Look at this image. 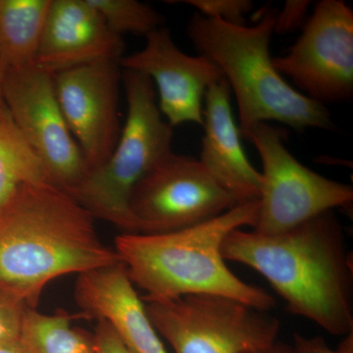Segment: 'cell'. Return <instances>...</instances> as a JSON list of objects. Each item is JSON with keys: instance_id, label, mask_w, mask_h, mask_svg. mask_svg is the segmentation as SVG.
Here are the masks:
<instances>
[{"instance_id": "2e32d148", "label": "cell", "mask_w": 353, "mask_h": 353, "mask_svg": "<svg viewBox=\"0 0 353 353\" xmlns=\"http://www.w3.org/2000/svg\"><path fill=\"white\" fill-rule=\"evenodd\" d=\"M51 0H0V68L34 65Z\"/></svg>"}, {"instance_id": "d6986e66", "label": "cell", "mask_w": 353, "mask_h": 353, "mask_svg": "<svg viewBox=\"0 0 353 353\" xmlns=\"http://www.w3.org/2000/svg\"><path fill=\"white\" fill-rule=\"evenodd\" d=\"M109 30L117 36L126 32L148 36L164 27L165 18L152 6L137 0H88Z\"/></svg>"}, {"instance_id": "5b68a950", "label": "cell", "mask_w": 353, "mask_h": 353, "mask_svg": "<svg viewBox=\"0 0 353 353\" xmlns=\"http://www.w3.org/2000/svg\"><path fill=\"white\" fill-rule=\"evenodd\" d=\"M127 117L108 159L88 172L70 196L94 219L110 223L122 234H134L129 199L136 183L172 152L173 128L158 108L157 90L145 74L123 69Z\"/></svg>"}, {"instance_id": "8fae6325", "label": "cell", "mask_w": 353, "mask_h": 353, "mask_svg": "<svg viewBox=\"0 0 353 353\" xmlns=\"http://www.w3.org/2000/svg\"><path fill=\"white\" fill-rule=\"evenodd\" d=\"M55 92L88 170L101 166L119 139L118 105L122 72L118 61H99L53 75Z\"/></svg>"}, {"instance_id": "6da1fadb", "label": "cell", "mask_w": 353, "mask_h": 353, "mask_svg": "<svg viewBox=\"0 0 353 353\" xmlns=\"http://www.w3.org/2000/svg\"><path fill=\"white\" fill-rule=\"evenodd\" d=\"M221 252L261 274L292 314L334 336L352 333V256L334 210L276 234L234 230Z\"/></svg>"}, {"instance_id": "44dd1931", "label": "cell", "mask_w": 353, "mask_h": 353, "mask_svg": "<svg viewBox=\"0 0 353 353\" xmlns=\"http://www.w3.org/2000/svg\"><path fill=\"white\" fill-rule=\"evenodd\" d=\"M27 306L0 290V345L18 343Z\"/></svg>"}, {"instance_id": "4fadbf2b", "label": "cell", "mask_w": 353, "mask_h": 353, "mask_svg": "<svg viewBox=\"0 0 353 353\" xmlns=\"http://www.w3.org/2000/svg\"><path fill=\"white\" fill-rule=\"evenodd\" d=\"M122 37L111 32L88 0H51L34 65L51 75L123 57Z\"/></svg>"}, {"instance_id": "ffe728a7", "label": "cell", "mask_w": 353, "mask_h": 353, "mask_svg": "<svg viewBox=\"0 0 353 353\" xmlns=\"http://www.w3.org/2000/svg\"><path fill=\"white\" fill-rule=\"evenodd\" d=\"M183 3L194 7L202 16L232 25L245 24V16L253 8L250 0H183Z\"/></svg>"}, {"instance_id": "3957f363", "label": "cell", "mask_w": 353, "mask_h": 353, "mask_svg": "<svg viewBox=\"0 0 353 353\" xmlns=\"http://www.w3.org/2000/svg\"><path fill=\"white\" fill-rule=\"evenodd\" d=\"M259 201L238 204L217 217L164 234H119L114 250L143 301H170L190 294L230 297L260 310L275 307L266 290L243 282L221 252L232 231L256 226Z\"/></svg>"}, {"instance_id": "cb8c5ba5", "label": "cell", "mask_w": 353, "mask_h": 353, "mask_svg": "<svg viewBox=\"0 0 353 353\" xmlns=\"http://www.w3.org/2000/svg\"><path fill=\"white\" fill-rule=\"evenodd\" d=\"M294 345L297 353H353V332L348 334L336 350L329 347L322 336H306L296 334Z\"/></svg>"}, {"instance_id": "484cf974", "label": "cell", "mask_w": 353, "mask_h": 353, "mask_svg": "<svg viewBox=\"0 0 353 353\" xmlns=\"http://www.w3.org/2000/svg\"><path fill=\"white\" fill-rule=\"evenodd\" d=\"M0 353H24V352H23L19 341H18V343L0 345Z\"/></svg>"}, {"instance_id": "7a4b0ae2", "label": "cell", "mask_w": 353, "mask_h": 353, "mask_svg": "<svg viewBox=\"0 0 353 353\" xmlns=\"http://www.w3.org/2000/svg\"><path fill=\"white\" fill-rule=\"evenodd\" d=\"M94 220L52 183L21 188L0 208V290L37 309L55 279L120 262Z\"/></svg>"}, {"instance_id": "8992f818", "label": "cell", "mask_w": 353, "mask_h": 353, "mask_svg": "<svg viewBox=\"0 0 353 353\" xmlns=\"http://www.w3.org/2000/svg\"><path fill=\"white\" fill-rule=\"evenodd\" d=\"M143 303L157 333L175 353L256 352L276 343L280 333L275 316L230 297L190 294Z\"/></svg>"}, {"instance_id": "9a60e30c", "label": "cell", "mask_w": 353, "mask_h": 353, "mask_svg": "<svg viewBox=\"0 0 353 353\" xmlns=\"http://www.w3.org/2000/svg\"><path fill=\"white\" fill-rule=\"evenodd\" d=\"M231 94L225 78L206 90L199 162L236 203L241 204L259 201L262 175L250 163L241 145L240 129L232 111Z\"/></svg>"}, {"instance_id": "9c48e42d", "label": "cell", "mask_w": 353, "mask_h": 353, "mask_svg": "<svg viewBox=\"0 0 353 353\" xmlns=\"http://www.w3.org/2000/svg\"><path fill=\"white\" fill-rule=\"evenodd\" d=\"M3 94L7 110L43 162L50 183L69 194L90 170L60 108L53 75L36 65L7 71Z\"/></svg>"}, {"instance_id": "ba28073f", "label": "cell", "mask_w": 353, "mask_h": 353, "mask_svg": "<svg viewBox=\"0 0 353 353\" xmlns=\"http://www.w3.org/2000/svg\"><path fill=\"white\" fill-rule=\"evenodd\" d=\"M236 205L199 160L173 152L136 183L129 199L134 234L179 231Z\"/></svg>"}, {"instance_id": "52a82bcc", "label": "cell", "mask_w": 353, "mask_h": 353, "mask_svg": "<svg viewBox=\"0 0 353 353\" xmlns=\"http://www.w3.org/2000/svg\"><path fill=\"white\" fill-rule=\"evenodd\" d=\"M285 132L269 123L252 128L248 141L262 163L259 217L252 231L276 234L336 208H348L353 189L299 163L285 146Z\"/></svg>"}, {"instance_id": "d4e9b609", "label": "cell", "mask_w": 353, "mask_h": 353, "mask_svg": "<svg viewBox=\"0 0 353 353\" xmlns=\"http://www.w3.org/2000/svg\"><path fill=\"white\" fill-rule=\"evenodd\" d=\"M248 353H297V352L294 345H290L289 343H284V341H277L270 347Z\"/></svg>"}, {"instance_id": "603a6c76", "label": "cell", "mask_w": 353, "mask_h": 353, "mask_svg": "<svg viewBox=\"0 0 353 353\" xmlns=\"http://www.w3.org/2000/svg\"><path fill=\"white\" fill-rule=\"evenodd\" d=\"M95 353H136L120 338L106 320H97L94 330Z\"/></svg>"}, {"instance_id": "7c38bea8", "label": "cell", "mask_w": 353, "mask_h": 353, "mask_svg": "<svg viewBox=\"0 0 353 353\" xmlns=\"http://www.w3.org/2000/svg\"><path fill=\"white\" fill-rule=\"evenodd\" d=\"M143 50L123 57L121 68L145 74L158 92V108L172 128L185 123L203 125L206 90L224 79L219 67L199 54L190 57L161 27L145 37Z\"/></svg>"}, {"instance_id": "277c9868", "label": "cell", "mask_w": 353, "mask_h": 353, "mask_svg": "<svg viewBox=\"0 0 353 353\" xmlns=\"http://www.w3.org/2000/svg\"><path fill=\"white\" fill-rule=\"evenodd\" d=\"M277 14L269 10L252 27L232 25L196 14L188 36L201 55L214 62L233 92L241 138L253 127L276 121L296 131L336 129L329 109L285 82L274 67L270 43Z\"/></svg>"}, {"instance_id": "4316f807", "label": "cell", "mask_w": 353, "mask_h": 353, "mask_svg": "<svg viewBox=\"0 0 353 353\" xmlns=\"http://www.w3.org/2000/svg\"><path fill=\"white\" fill-rule=\"evenodd\" d=\"M3 81H4V72L0 68V115L6 110V102H4L3 94Z\"/></svg>"}, {"instance_id": "ac0fdd59", "label": "cell", "mask_w": 353, "mask_h": 353, "mask_svg": "<svg viewBox=\"0 0 353 353\" xmlns=\"http://www.w3.org/2000/svg\"><path fill=\"white\" fill-rule=\"evenodd\" d=\"M43 182L50 180L43 162L6 108L0 115V208L21 188Z\"/></svg>"}, {"instance_id": "e0dca14e", "label": "cell", "mask_w": 353, "mask_h": 353, "mask_svg": "<svg viewBox=\"0 0 353 353\" xmlns=\"http://www.w3.org/2000/svg\"><path fill=\"white\" fill-rule=\"evenodd\" d=\"M82 314L72 315L64 309L53 314L26 309L19 343L24 353H95L94 333L73 326Z\"/></svg>"}, {"instance_id": "30bf717a", "label": "cell", "mask_w": 353, "mask_h": 353, "mask_svg": "<svg viewBox=\"0 0 353 353\" xmlns=\"http://www.w3.org/2000/svg\"><path fill=\"white\" fill-rule=\"evenodd\" d=\"M306 97L320 103L353 94V11L343 0L318 2L303 34L285 57L272 58Z\"/></svg>"}, {"instance_id": "7402d4cb", "label": "cell", "mask_w": 353, "mask_h": 353, "mask_svg": "<svg viewBox=\"0 0 353 353\" xmlns=\"http://www.w3.org/2000/svg\"><path fill=\"white\" fill-rule=\"evenodd\" d=\"M310 1L306 0H288L284 8L277 14L274 32L285 34L301 27L305 20Z\"/></svg>"}, {"instance_id": "5bb4252c", "label": "cell", "mask_w": 353, "mask_h": 353, "mask_svg": "<svg viewBox=\"0 0 353 353\" xmlns=\"http://www.w3.org/2000/svg\"><path fill=\"white\" fill-rule=\"evenodd\" d=\"M124 265L78 275L74 297L85 319L106 320L136 353H168Z\"/></svg>"}]
</instances>
